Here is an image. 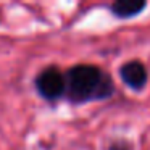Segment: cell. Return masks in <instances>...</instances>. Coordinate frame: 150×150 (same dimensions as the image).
<instances>
[{"label":"cell","instance_id":"cell-1","mask_svg":"<svg viewBox=\"0 0 150 150\" xmlns=\"http://www.w3.org/2000/svg\"><path fill=\"white\" fill-rule=\"evenodd\" d=\"M65 97L73 105L108 100L115 95V81L110 73L97 65L79 63L65 73Z\"/></svg>","mask_w":150,"mask_h":150},{"label":"cell","instance_id":"cell-2","mask_svg":"<svg viewBox=\"0 0 150 150\" xmlns=\"http://www.w3.org/2000/svg\"><path fill=\"white\" fill-rule=\"evenodd\" d=\"M34 87L37 94L49 102H55L65 97L66 94V81L65 73L55 65L40 69L34 78Z\"/></svg>","mask_w":150,"mask_h":150},{"label":"cell","instance_id":"cell-3","mask_svg":"<svg viewBox=\"0 0 150 150\" xmlns=\"http://www.w3.org/2000/svg\"><path fill=\"white\" fill-rule=\"evenodd\" d=\"M120 78L126 87L132 92H142L149 84V69L140 60H129L124 62L118 69Z\"/></svg>","mask_w":150,"mask_h":150},{"label":"cell","instance_id":"cell-4","mask_svg":"<svg viewBox=\"0 0 150 150\" xmlns=\"http://www.w3.org/2000/svg\"><path fill=\"white\" fill-rule=\"evenodd\" d=\"M149 7L145 0H116L110 5V13L118 20H132Z\"/></svg>","mask_w":150,"mask_h":150},{"label":"cell","instance_id":"cell-5","mask_svg":"<svg viewBox=\"0 0 150 150\" xmlns=\"http://www.w3.org/2000/svg\"><path fill=\"white\" fill-rule=\"evenodd\" d=\"M105 150H136V145L127 137H113L108 140Z\"/></svg>","mask_w":150,"mask_h":150}]
</instances>
